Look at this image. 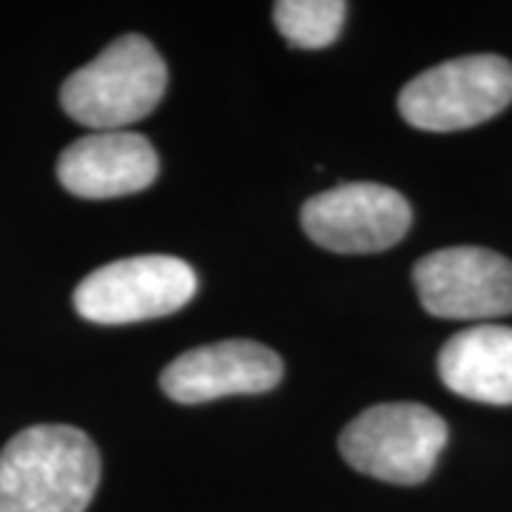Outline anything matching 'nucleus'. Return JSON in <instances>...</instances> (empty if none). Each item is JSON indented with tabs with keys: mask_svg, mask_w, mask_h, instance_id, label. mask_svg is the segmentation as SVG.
Segmentation results:
<instances>
[{
	"mask_svg": "<svg viewBox=\"0 0 512 512\" xmlns=\"http://www.w3.org/2000/svg\"><path fill=\"white\" fill-rule=\"evenodd\" d=\"M100 484L94 441L69 424H35L0 450V512H86Z\"/></svg>",
	"mask_w": 512,
	"mask_h": 512,
	"instance_id": "f257e3e1",
	"label": "nucleus"
},
{
	"mask_svg": "<svg viewBox=\"0 0 512 512\" xmlns=\"http://www.w3.org/2000/svg\"><path fill=\"white\" fill-rule=\"evenodd\" d=\"M165 83L168 69L157 49L143 35H123L66 77L60 106L83 126L120 131L157 109Z\"/></svg>",
	"mask_w": 512,
	"mask_h": 512,
	"instance_id": "f03ea898",
	"label": "nucleus"
},
{
	"mask_svg": "<svg viewBox=\"0 0 512 512\" xmlns=\"http://www.w3.org/2000/svg\"><path fill=\"white\" fill-rule=\"evenodd\" d=\"M447 436L444 419L424 404H376L342 430L339 453L362 476L413 487L430 478Z\"/></svg>",
	"mask_w": 512,
	"mask_h": 512,
	"instance_id": "7ed1b4c3",
	"label": "nucleus"
},
{
	"mask_svg": "<svg viewBox=\"0 0 512 512\" xmlns=\"http://www.w3.org/2000/svg\"><path fill=\"white\" fill-rule=\"evenodd\" d=\"M512 103V63L498 55H467L413 77L399 111L421 131H464L493 120Z\"/></svg>",
	"mask_w": 512,
	"mask_h": 512,
	"instance_id": "20e7f679",
	"label": "nucleus"
},
{
	"mask_svg": "<svg viewBox=\"0 0 512 512\" xmlns=\"http://www.w3.org/2000/svg\"><path fill=\"white\" fill-rule=\"evenodd\" d=\"M197 293L194 268L177 256H128L89 274L74 308L94 325H131L185 308Z\"/></svg>",
	"mask_w": 512,
	"mask_h": 512,
	"instance_id": "39448f33",
	"label": "nucleus"
},
{
	"mask_svg": "<svg viewBox=\"0 0 512 512\" xmlns=\"http://www.w3.org/2000/svg\"><path fill=\"white\" fill-rule=\"evenodd\" d=\"M410 222V202L376 183L336 185L302 205L305 234L336 254H379L393 248Z\"/></svg>",
	"mask_w": 512,
	"mask_h": 512,
	"instance_id": "423d86ee",
	"label": "nucleus"
},
{
	"mask_svg": "<svg viewBox=\"0 0 512 512\" xmlns=\"http://www.w3.org/2000/svg\"><path fill=\"white\" fill-rule=\"evenodd\" d=\"M413 282L424 311L439 319H498L512 313V262L507 256L458 245L421 256Z\"/></svg>",
	"mask_w": 512,
	"mask_h": 512,
	"instance_id": "0eeeda50",
	"label": "nucleus"
},
{
	"mask_svg": "<svg viewBox=\"0 0 512 512\" xmlns=\"http://www.w3.org/2000/svg\"><path fill=\"white\" fill-rule=\"evenodd\" d=\"M282 382V359L274 350L228 339L217 345L194 348L177 356L160 376L168 399L180 404H202L225 396H259Z\"/></svg>",
	"mask_w": 512,
	"mask_h": 512,
	"instance_id": "6e6552de",
	"label": "nucleus"
},
{
	"mask_svg": "<svg viewBox=\"0 0 512 512\" xmlns=\"http://www.w3.org/2000/svg\"><path fill=\"white\" fill-rule=\"evenodd\" d=\"M157 174V151L134 131H97L80 137L57 160L60 185L83 200H111L146 191Z\"/></svg>",
	"mask_w": 512,
	"mask_h": 512,
	"instance_id": "1a4fd4ad",
	"label": "nucleus"
},
{
	"mask_svg": "<svg viewBox=\"0 0 512 512\" xmlns=\"http://www.w3.org/2000/svg\"><path fill=\"white\" fill-rule=\"evenodd\" d=\"M439 376L456 396L484 404H512V328L461 330L439 353Z\"/></svg>",
	"mask_w": 512,
	"mask_h": 512,
	"instance_id": "9d476101",
	"label": "nucleus"
},
{
	"mask_svg": "<svg viewBox=\"0 0 512 512\" xmlns=\"http://www.w3.org/2000/svg\"><path fill=\"white\" fill-rule=\"evenodd\" d=\"M348 15L345 0H279L274 6V23L279 35L296 49H325L330 46Z\"/></svg>",
	"mask_w": 512,
	"mask_h": 512,
	"instance_id": "9b49d317",
	"label": "nucleus"
}]
</instances>
